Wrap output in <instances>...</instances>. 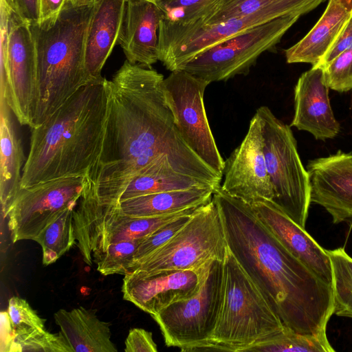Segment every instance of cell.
Instances as JSON below:
<instances>
[{
  "mask_svg": "<svg viewBox=\"0 0 352 352\" xmlns=\"http://www.w3.org/2000/svg\"><path fill=\"white\" fill-rule=\"evenodd\" d=\"M164 76L126 60L107 80V106L99 157L86 176L98 201L116 204L131 179L167 156L179 173L218 189L223 176L186 144L163 88Z\"/></svg>",
  "mask_w": 352,
  "mask_h": 352,
  "instance_id": "1",
  "label": "cell"
},
{
  "mask_svg": "<svg viewBox=\"0 0 352 352\" xmlns=\"http://www.w3.org/2000/svg\"><path fill=\"white\" fill-rule=\"evenodd\" d=\"M212 199L229 250L284 327L301 334L326 333L333 314V285L292 255L263 225L248 204L221 187Z\"/></svg>",
  "mask_w": 352,
  "mask_h": 352,
  "instance_id": "2",
  "label": "cell"
},
{
  "mask_svg": "<svg viewBox=\"0 0 352 352\" xmlns=\"http://www.w3.org/2000/svg\"><path fill=\"white\" fill-rule=\"evenodd\" d=\"M107 106V79L102 77L32 128L21 188L58 178L86 177L101 152Z\"/></svg>",
  "mask_w": 352,
  "mask_h": 352,
  "instance_id": "3",
  "label": "cell"
},
{
  "mask_svg": "<svg viewBox=\"0 0 352 352\" xmlns=\"http://www.w3.org/2000/svg\"><path fill=\"white\" fill-rule=\"evenodd\" d=\"M94 6L65 1L56 16L30 25L37 63L38 102L33 128L92 80L86 69L85 50Z\"/></svg>",
  "mask_w": 352,
  "mask_h": 352,
  "instance_id": "4",
  "label": "cell"
},
{
  "mask_svg": "<svg viewBox=\"0 0 352 352\" xmlns=\"http://www.w3.org/2000/svg\"><path fill=\"white\" fill-rule=\"evenodd\" d=\"M280 318L228 250L223 261V297L215 328L191 351L248 352L280 334Z\"/></svg>",
  "mask_w": 352,
  "mask_h": 352,
  "instance_id": "5",
  "label": "cell"
},
{
  "mask_svg": "<svg viewBox=\"0 0 352 352\" xmlns=\"http://www.w3.org/2000/svg\"><path fill=\"white\" fill-rule=\"evenodd\" d=\"M328 0H282L250 14L203 25L161 19L158 28L159 60L169 71L182 70L201 52L228 38L282 16H302Z\"/></svg>",
  "mask_w": 352,
  "mask_h": 352,
  "instance_id": "6",
  "label": "cell"
},
{
  "mask_svg": "<svg viewBox=\"0 0 352 352\" xmlns=\"http://www.w3.org/2000/svg\"><path fill=\"white\" fill-rule=\"evenodd\" d=\"M256 113L261 123L263 153L273 187L272 202L292 221L305 228L311 203L309 175L300 160L290 126L266 106Z\"/></svg>",
  "mask_w": 352,
  "mask_h": 352,
  "instance_id": "7",
  "label": "cell"
},
{
  "mask_svg": "<svg viewBox=\"0 0 352 352\" xmlns=\"http://www.w3.org/2000/svg\"><path fill=\"white\" fill-rule=\"evenodd\" d=\"M0 98L19 123L34 126L38 102L37 63L30 24L0 4Z\"/></svg>",
  "mask_w": 352,
  "mask_h": 352,
  "instance_id": "8",
  "label": "cell"
},
{
  "mask_svg": "<svg viewBox=\"0 0 352 352\" xmlns=\"http://www.w3.org/2000/svg\"><path fill=\"white\" fill-rule=\"evenodd\" d=\"M201 283L191 297L175 302L152 316L165 344L191 350L212 333L223 297V261L210 259L199 267Z\"/></svg>",
  "mask_w": 352,
  "mask_h": 352,
  "instance_id": "9",
  "label": "cell"
},
{
  "mask_svg": "<svg viewBox=\"0 0 352 352\" xmlns=\"http://www.w3.org/2000/svg\"><path fill=\"white\" fill-rule=\"evenodd\" d=\"M191 208L164 215L133 217L116 205L100 203L85 184L74 210L76 245L84 262L91 267L111 243L141 239Z\"/></svg>",
  "mask_w": 352,
  "mask_h": 352,
  "instance_id": "10",
  "label": "cell"
},
{
  "mask_svg": "<svg viewBox=\"0 0 352 352\" xmlns=\"http://www.w3.org/2000/svg\"><path fill=\"white\" fill-rule=\"evenodd\" d=\"M228 250L221 215L212 199L197 208L165 245L131 264L126 273L195 270L210 259L223 261Z\"/></svg>",
  "mask_w": 352,
  "mask_h": 352,
  "instance_id": "11",
  "label": "cell"
},
{
  "mask_svg": "<svg viewBox=\"0 0 352 352\" xmlns=\"http://www.w3.org/2000/svg\"><path fill=\"white\" fill-rule=\"evenodd\" d=\"M300 16H282L250 28L201 52L183 69L209 84L247 75L258 57L274 50Z\"/></svg>",
  "mask_w": 352,
  "mask_h": 352,
  "instance_id": "12",
  "label": "cell"
},
{
  "mask_svg": "<svg viewBox=\"0 0 352 352\" xmlns=\"http://www.w3.org/2000/svg\"><path fill=\"white\" fill-rule=\"evenodd\" d=\"M85 184V177L74 176L20 188L3 215L12 242L35 241L65 209L76 206Z\"/></svg>",
  "mask_w": 352,
  "mask_h": 352,
  "instance_id": "13",
  "label": "cell"
},
{
  "mask_svg": "<svg viewBox=\"0 0 352 352\" xmlns=\"http://www.w3.org/2000/svg\"><path fill=\"white\" fill-rule=\"evenodd\" d=\"M209 83L182 69L171 72L163 88L177 129L188 147L223 176L221 157L208 120L204 95Z\"/></svg>",
  "mask_w": 352,
  "mask_h": 352,
  "instance_id": "14",
  "label": "cell"
},
{
  "mask_svg": "<svg viewBox=\"0 0 352 352\" xmlns=\"http://www.w3.org/2000/svg\"><path fill=\"white\" fill-rule=\"evenodd\" d=\"M259 116L255 113L241 143L225 160L221 190L251 204L272 201L273 187L267 170Z\"/></svg>",
  "mask_w": 352,
  "mask_h": 352,
  "instance_id": "15",
  "label": "cell"
},
{
  "mask_svg": "<svg viewBox=\"0 0 352 352\" xmlns=\"http://www.w3.org/2000/svg\"><path fill=\"white\" fill-rule=\"evenodd\" d=\"M201 266V265H200ZM201 283L199 267L124 275L123 298L151 316L178 300L195 295Z\"/></svg>",
  "mask_w": 352,
  "mask_h": 352,
  "instance_id": "16",
  "label": "cell"
},
{
  "mask_svg": "<svg viewBox=\"0 0 352 352\" xmlns=\"http://www.w3.org/2000/svg\"><path fill=\"white\" fill-rule=\"evenodd\" d=\"M311 202L323 207L333 223L352 227V152L336 153L309 161Z\"/></svg>",
  "mask_w": 352,
  "mask_h": 352,
  "instance_id": "17",
  "label": "cell"
},
{
  "mask_svg": "<svg viewBox=\"0 0 352 352\" xmlns=\"http://www.w3.org/2000/svg\"><path fill=\"white\" fill-rule=\"evenodd\" d=\"M249 205L263 225L292 255L321 280L333 285L329 255L305 228L292 221L271 201L261 199Z\"/></svg>",
  "mask_w": 352,
  "mask_h": 352,
  "instance_id": "18",
  "label": "cell"
},
{
  "mask_svg": "<svg viewBox=\"0 0 352 352\" xmlns=\"http://www.w3.org/2000/svg\"><path fill=\"white\" fill-rule=\"evenodd\" d=\"M324 71L311 67L299 77L294 88V116L290 126L312 134L316 140L335 138L340 131L329 97Z\"/></svg>",
  "mask_w": 352,
  "mask_h": 352,
  "instance_id": "19",
  "label": "cell"
},
{
  "mask_svg": "<svg viewBox=\"0 0 352 352\" xmlns=\"http://www.w3.org/2000/svg\"><path fill=\"white\" fill-rule=\"evenodd\" d=\"M162 17L155 2L126 0L118 43L128 61L151 67L159 60L158 28Z\"/></svg>",
  "mask_w": 352,
  "mask_h": 352,
  "instance_id": "20",
  "label": "cell"
},
{
  "mask_svg": "<svg viewBox=\"0 0 352 352\" xmlns=\"http://www.w3.org/2000/svg\"><path fill=\"white\" fill-rule=\"evenodd\" d=\"M126 0H97L86 41L85 65L91 80L101 78V71L111 54L121 28Z\"/></svg>",
  "mask_w": 352,
  "mask_h": 352,
  "instance_id": "21",
  "label": "cell"
},
{
  "mask_svg": "<svg viewBox=\"0 0 352 352\" xmlns=\"http://www.w3.org/2000/svg\"><path fill=\"white\" fill-rule=\"evenodd\" d=\"M97 310L84 307L60 309L54 314L59 333L69 352H117L111 324L99 319Z\"/></svg>",
  "mask_w": 352,
  "mask_h": 352,
  "instance_id": "22",
  "label": "cell"
},
{
  "mask_svg": "<svg viewBox=\"0 0 352 352\" xmlns=\"http://www.w3.org/2000/svg\"><path fill=\"white\" fill-rule=\"evenodd\" d=\"M352 12V0H328L326 9L311 30L285 51L287 63L316 65L327 52Z\"/></svg>",
  "mask_w": 352,
  "mask_h": 352,
  "instance_id": "23",
  "label": "cell"
},
{
  "mask_svg": "<svg viewBox=\"0 0 352 352\" xmlns=\"http://www.w3.org/2000/svg\"><path fill=\"white\" fill-rule=\"evenodd\" d=\"M14 113L0 98V201L3 215L21 188L25 158Z\"/></svg>",
  "mask_w": 352,
  "mask_h": 352,
  "instance_id": "24",
  "label": "cell"
},
{
  "mask_svg": "<svg viewBox=\"0 0 352 352\" xmlns=\"http://www.w3.org/2000/svg\"><path fill=\"white\" fill-rule=\"evenodd\" d=\"M216 190L209 186L166 191L135 197L113 205L133 217L160 216L204 205L212 199Z\"/></svg>",
  "mask_w": 352,
  "mask_h": 352,
  "instance_id": "25",
  "label": "cell"
},
{
  "mask_svg": "<svg viewBox=\"0 0 352 352\" xmlns=\"http://www.w3.org/2000/svg\"><path fill=\"white\" fill-rule=\"evenodd\" d=\"M209 186L212 187L204 182L177 173L168 157L162 156L143 168L131 179L120 195L118 203L144 195Z\"/></svg>",
  "mask_w": 352,
  "mask_h": 352,
  "instance_id": "26",
  "label": "cell"
},
{
  "mask_svg": "<svg viewBox=\"0 0 352 352\" xmlns=\"http://www.w3.org/2000/svg\"><path fill=\"white\" fill-rule=\"evenodd\" d=\"M74 208L65 209L36 239L35 241L41 246L44 265L55 263L76 244Z\"/></svg>",
  "mask_w": 352,
  "mask_h": 352,
  "instance_id": "27",
  "label": "cell"
},
{
  "mask_svg": "<svg viewBox=\"0 0 352 352\" xmlns=\"http://www.w3.org/2000/svg\"><path fill=\"white\" fill-rule=\"evenodd\" d=\"M326 252L332 269L333 314L352 318V258L342 248Z\"/></svg>",
  "mask_w": 352,
  "mask_h": 352,
  "instance_id": "28",
  "label": "cell"
},
{
  "mask_svg": "<svg viewBox=\"0 0 352 352\" xmlns=\"http://www.w3.org/2000/svg\"><path fill=\"white\" fill-rule=\"evenodd\" d=\"M333 352L326 333L301 334L286 327L276 337L250 348L248 352Z\"/></svg>",
  "mask_w": 352,
  "mask_h": 352,
  "instance_id": "29",
  "label": "cell"
},
{
  "mask_svg": "<svg viewBox=\"0 0 352 352\" xmlns=\"http://www.w3.org/2000/svg\"><path fill=\"white\" fill-rule=\"evenodd\" d=\"M280 1L282 0H226L209 7L201 18L194 21L203 25L214 24L250 14Z\"/></svg>",
  "mask_w": 352,
  "mask_h": 352,
  "instance_id": "30",
  "label": "cell"
},
{
  "mask_svg": "<svg viewBox=\"0 0 352 352\" xmlns=\"http://www.w3.org/2000/svg\"><path fill=\"white\" fill-rule=\"evenodd\" d=\"M141 239L109 245L95 263L97 270L104 276L126 274Z\"/></svg>",
  "mask_w": 352,
  "mask_h": 352,
  "instance_id": "31",
  "label": "cell"
},
{
  "mask_svg": "<svg viewBox=\"0 0 352 352\" xmlns=\"http://www.w3.org/2000/svg\"><path fill=\"white\" fill-rule=\"evenodd\" d=\"M10 351L69 352L59 333L37 329L14 336Z\"/></svg>",
  "mask_w": 352,
  "mask_h": 352,
  "instance_id": "32",
  "label": "cell"
},
{
  "mask_svg": "<svg viewBox=\"0 0 352 352\" xmlns=\"http://www.w3.org/2000/svg\"><path fill=\"white\" fill-rule=\"evenodd\" d=\"M199 207L190 209L142 238L135 253L133 263L147 256L169 241L187 223Z\"/></svg>",
  "mask_w": 352,
  "mask_h": 352,
  "instance_id": "33",
  "label": "cell"
},
{
  "mask_svg": "<svg viewBox=\"0 0 352 352\" xmlns=\"http://www.w3.org/2000/svg\"><path fill=\"white\" fill-rule=\"evenodd\" d=\"M216 0H155L162 19L174 23H188L201 18Z\"/></svg>",
  "mask_w": 352,
  "mask_h": 352,
  "instance_id": "34",
  "label": "cell"
},
{
  "mask_svg": "<svg viewBox=\"0 0 352 352\" xmlns=\"http://www.w3.org/2000/svg\"><path fill=\"white\" fill-rule=\"evenodd\" d=\"M322 69L329 89L340 93L352 89V47L340 54Z\"/></svg>",
  "mask_w": 352,
  "mask_h": 352,
  "instance_id": "35",
  "label": "cell"
},
{
  "mask_svg": "<svg viewBox=\"0 0 352 352\" xmlns=\"http://www.w3.org/2000/svg\"><path fill=\"white\" fill-rule=\"evenodd\" d=\"M8 313L14 336L34 329H45V320L23 298L12 297L8 302Z\"/></svg>",
  "mask_w": 352,
  "mask_h": 352,
  "instance_id": "36",
  "label": "cell"
},
{
  "mask_svg": "<svg viewBox=\"0 0 352 352\" xmlns=\"http://www.w3.org/2000/svg\"><path fill=\"white\" fill-rule=\"evenodd\" d=\"M352 47V12L334 42L319 63L312 67H324L344 51Z\"/></svg>",
  "mask_w": 352,
  "mask_h": 352,
  "instance_id": "37",
  "label": "cell"
},
{
  "mask_svg": "<svg viewBox=\"0 0 352 352\" xmlns=\"http://www.w3.org/2000/svg\"><path fill=\"white\" fill-rule=\"evenodd\" d=\"M126 352H156L152 333L142 328H133L129 330L124 342Z\"/></svg>",
  "mask_w": 352,
  "mask_h": 352,
  "instance_id": "38",
  "label": "cell"
},
{
  "mask_svg": "<svg viewBox=\"0 0 352 352\" xmlns=\"http://www.w3.org/2000/svg\"><path fill=\"white\" fill-rule=\"evenodd\" d=\"M13 11L28 24L38 23L41 16V0H12Z\"/></svg>",
  "mask_w": 352,
  "mask_h": 352,
  "instance_id": "39",
  "label": "cell"
},
{
  "mask_svg": "<svg viewBox=\"0 0 352 352\" xmlns=\"http://www.w3.org/2000/svg\"><path fill=\"white\" fill-rule=\"evenodd\" d=\"M1 351H10L14 339L12 325L8 311L1 313Z\"/></svg>",
  "mask_w": 352,
  "mask_h": 352,
  "instance_id": "40",
  "label": "cell"
},
{
  "mask_svg": "<svg viewBox=\"0 0 352 352\" xmlns=\"http://www.w3.org/2000/svg\"><path fill=\"white\" fill-rule=\"evenodd\" d=\"M66 0H41L40 21L56 16L63 8Z\"/></svg>",
  "mask_w": 352,
  "mask_h": 352,
  "instance_id": "41",
  "label": "cell"
},
{
  "mask_svg": "<svg viewBox=\"0 0 352 352\" xmlns=\"http://www.w3.org/2000/svg\"><path fill=\"white\" fill-rule=\"evenodd\" d=\"M97 0H66V2L74 6H82L94 3Z\"/></svg>",
  "mask_w": 352,
  "mask_h": 352,
  "instance_id": "42",
  "label": "cell"
},
{
  "mask_svg": "<svg viewBox=\"0 0 352 352\" xmlns=\"http://www.w3.org/2000/svg\"><path fill=\"white\" fill-rule=\"evenodd\" d=\"M1 1L3 2L10 10L13 11L12 0H1Z\"/></svg>",
  "mask_w": 352,
  "mask_h": 352,
  "instance_id": "43",
  "label": "cell"
},
{
  "mask_svg": "<svg viewBox=\"0 0 352 352\" xmlns=\"http://www.w3.org/2000/svg\"><path fill=\"white\" fill-rule=\"evenodd\" d=\"M223 1H226V0H216L211 6H213L214 4L219 3L222 2Z\"/></svg>",
  "mask_w": 352,
  "mask_h": 352,
  "instance_id": "44",
  "label": "cell"
},
{
  "mask_svg": "<svg viewBox=\"0 0 352 352\" xmlns=\"http://www.w3.org/2000/svg\"><path fill=\"white\" fill-rule=\"evenodd\" d=\"M144 1H148L155 2V0H144Z\"/></svg>",
  "mask_w": 352,
  "mask_h": 352,
  "instance_id": "45",
  "label": "cell"
}]
</instances>
